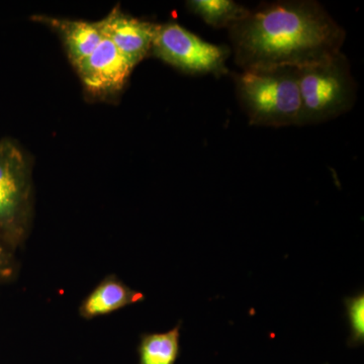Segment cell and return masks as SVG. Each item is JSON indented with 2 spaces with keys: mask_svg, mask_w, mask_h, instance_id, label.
I'll return each mask as SVG.
<instances>
[{
  "mask_svg": "<svg viewBox=\"0 0 364 364\" xmlns=\"http://www.w3.org/2000/svg\"><path fill=\"white\" fill-rule=\"evenodd\" d=\"M241 70L312 65L342 51L346 33L314 0L263 2L229 28Z\"/></svg>",
  "mask_w": 364,
  "mask_h": 364,
  "instance_id": "6da1fadb",
  "label": "cell"
},
{
  "mask_svg": "<svg viewBox=\"0 0 364 364\" xmlns=\"http://www.w3.org/2000/svg\"><path fill=\"white\" fill-rule=\"evenodd\" d=\"M233 76L237 97L249 124L270 128L299 127L298 68L248 69Z\"/></svg>",
  "mask_w": 364,
  "mask_h": 364,
  "instance_id": "7a4b0ae2",
  "label": "cell"
},
{
  "mask_svg": "<svg viewBox=\"0 0 364 364\" xmlns=\"http://www.w3.org/2000/svg\"><path fill=\"white\" fill-rule=\"evenodd\" d=\"M301 95L299 127L323 124L352 109L358 85L343 52L312 65L298 68Z\"/></svg>",
  "mask_w": 364,
  "mask_h": 364,
  "instance_id": "3957f363",
  "label": "cell"
},
{
  "mask_svg": "<svg viewBox=\"0 0 364 364\" xmlns=\"http://www.w3.org/2000/svg\"><path fill=\"white\" fill-rule=\"evenodd\" d=\"M33 212L31 166L11 139L0 140V239L16 249L26 241Z\"/></svg>",
  "mask_w": 364,
  "mask_h": 364,
  "instance_id": "277c9868",
  "label": "cell"
},
{
  "mask_svg": "<svg viewBox=\"0 0 364 364\" xmlns=\"http://www.w3.org/2000/svg\"><path fill=\"white\" fill-rule=\"evenodd\" d=\"M151 53L186 73L220 77L229 73L226 62L232 52L227 46L205 42L183 26L170 23L158 25Z\"/></svg>",
  "mask_w": 364,
  "mask_h": 364,
  "instance_id": "5b68a950",
  "label": "cell"
},
{
  "mask_svg": "<svg viewBox=\"0 0 364 364\" xmlns=\"http://www.w3.org/2000/svg\"><path fill=\"white\" fill-rule=\"evenodd\" d=\"M74 67L86 90L97 95L123 90L135 68L116 46L105 38L90 56Z\"/></svg>",
  "mask_w": 364,
  "mask_h": 364,
  "instance_id": "8992f818",
  "label": "cell"
},
{
  "mask_svg": "<svg viewBox=\"0 0 364 364\" xmlns=\"http://www.w3.org/2000/svg\"><path fill=\"white\" fill-rule=\"evenodd\" d=\"M97 25L102 37L111 41L133 67L151 53L158 26L124 14L119 6L104 20L97 21Z\"/></svg>",
  "mask_w": 364,
  "mask_h": 364,
  "instance_id": "52a82bcc",
  "label": "cell"
},
{
  "mask_svg": "<svg viewBox=\"0 0 364 364\" xmlns=\"http://www.w3.org/2000/svg\"><path fill=\"white\" fill-rule=\"evenodd\" d=\"M145 296L127 286L114 274L107 275L79 306V315L85 320L102 317L144 301Z\"/></svg>",
  "mask_w": 364,
  "mask_h": 364,
  "instance_id": "ba28073f",
  "label": "cell"
},
{
  "mask_svg": "<svg viewBox=\"0 0 364 364\" xmlns=\"http://www.w3.org/2000/svg\"><path fill=\"white\" fill-rule=\"evenodd\" d=\"M37 20L49 23L56 28L63 39L67 54L73 66L90 56L97 49L104 37L97 23L85 21L61 20L40 16Z\"/></svg>",
  "mask_w": 364,
  "mask_h": 364,
  "instance_id": "9c48e42d",
  "label": "cell"
},
{
  "mask_svg": "<svg viewBox=\"0 0 364 364\" xmlns=\"http://www.w3.org/2000/svg\"><path fill=\"white\" fill-rule=\"evenodd\" d=\"M181 323L163 333H147L141 336L138 364H176L181 353Z\"/></svg>",
  "mask_w": 364,
  "mask_h": 364,
  "instance_id": "30bf717a",
  "label": "cell"
},
{
  "mask_svg": "<svg viewBox=\"0 0 364 364\" xmlns=\"http://www.w3.org/2000/svg\"><path fill=\"white\" fill-rule=\"evenodd\" d=\"M186 6L191 14L215 28L229 30L247 14L249 9L233 0H191Z\"/></svg>",
  "mask_w": 364,
  "mask_h": 364,
  "instance_id": "8fae6325",
  "label": "cell"
},
{
  "mask_svg": "<svg viewBox=\"0 0 364 364\" xmlns=\"http://www.w3.org/2000/svg\"><path fill=\"white\" fill-rule=\"evenodd\" d=\"M347 318H348V345L350 347L363 346L364 343V294L360 291L353 296L345 299Z\"/></svg>",
  "mask_w": 364,
  "mask_h": 364,
  "instance_id": "7c38bea8",
  "label": "cell"
},
{
  "mask_svg": "<svg viewBox=\"0 0 364 364\" xmlns=\"http://www.w3.org/2000/svg\"><path fill=\"white\" fill-rule=\"evenodd\" d=\"M18 273V262L14 250L0 239V284L11 282Z\"/></svg>",
  "mask_w": 364,
  "mask_h": 364,
  "instance_id": "4fadbf2b",
  "label": "cell"
}]
</instances>
